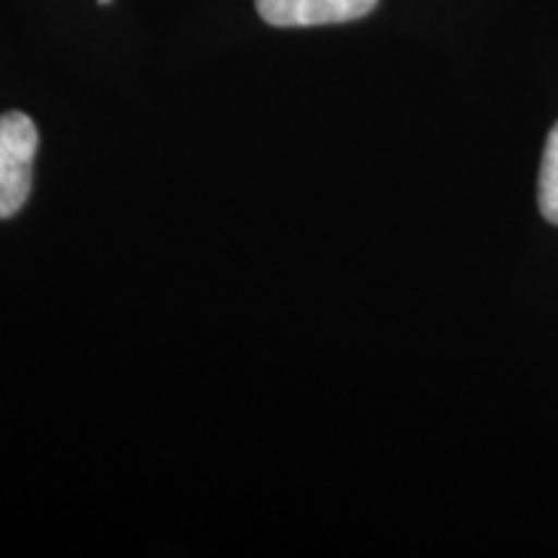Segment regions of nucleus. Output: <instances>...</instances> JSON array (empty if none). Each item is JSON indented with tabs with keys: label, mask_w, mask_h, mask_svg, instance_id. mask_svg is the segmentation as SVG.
<instances>
[{
	"label": "nucleus",
	"mask_w": 558,
	"mask_h": 558,
	"mask_svg": "<svg viewBox=\"0 0 558 558\" xmlns=\"http://www.w3.org/2000/svg\"><path fill=\"white\" fill-rule=\"evenodd\" d=\"M39 132L24 111L0 114V220L13 218L32 192Z\"/></svg>",
	"instance_id": "f257e3e1"
},
{
	"label": "nucleus",
	"mask_w": 558,
	"mask_h": 558,
	"mask_svg": "<svg viewBox=\"0 0 558 558\" xmlns=\"http://www.w3.org/2000/svg\"><path fill=\"white\" fill-rule=\"evenodd\" d=\"M378 0H256V11L271 26H324L367 16Z\"/></svg>",
	"instance_id": "f03ea898"
},
{
	"label": "nucleus",
	"mask_w": 558,
	"mask_h": 558,
	"mask_svg": "<svg viewBox=\"0 0 558 558\" xmlns=\"http://www.w3.org/2000/svg\"><path fill=\"white\" fill-rule=\"evenodd\" d=\"M538 202L543 218L558 226V124L550 130L546 150H543Z\"/></svg>",
	"instance_id": "7ed1b4c3"
},
{
	"label": "nucleus",
	"mask_w": 558,
	"mask_h": 558,
	"mask_svg": "<svg viewBox=\"0 0 558 558\" xmlns=\"http://www.w3.org/2000/svg\"><path fill=\"white\" fill-rule=\"evenodd\" d=\"M99 3H101V5H107V3H111V0H99Z\"/></svg>",
	"instance_id": "20e7f679"
}]
</instances>
